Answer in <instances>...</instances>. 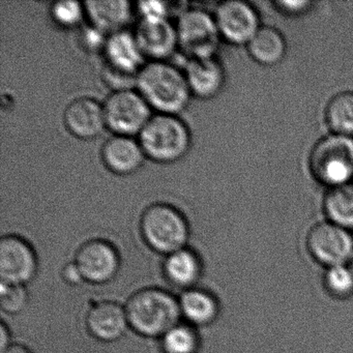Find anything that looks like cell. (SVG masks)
<instances>
[{"mask_svg": "<svg viewBox=\"0 0 353 353\" xmlns=\"http://www.w3.org/2000/svg\"><path fill=\"white\" fill-rule=\"evenodd\" d=\"M324 123L330 133L353 137V90H343L328 100Z\"/></svg>", "mask_w": 353, "mask_h": 353, "instance_id": "603a6c76", "label": "cell"}, {"mask_svg": "<svg viewBox=\"0 0 353 353\" xmlns=\"http://www.w3.org/2000/svg\"><path fill=\"white\" fill-rule=\"evenodd\" d=\"M136 11L139 15L140 20L145 21H160V20L169 19L170 8L169 3L164 1H139L136 5Z\"/></svg>", "mask_w": 353, "mask_h": 353, "instance_id": "83f0119b", "label": "cell"}, {"mask_svg": "<svg viewBox=\"0 0 353 353\" xmlns=\"http://www.w3.org/2000/svg\"><path fill=\"white\" fill-rule=\"evenodd\" d=\"M83 3L92 28L107 36L125 30L133 16V3L127 0H88Z\"/></svg>", "mask_w": 353, "mask_h": 353, "instance_id": "e0dca14e", "label": "cell"}, {"mask_svg": "<svg viewBox=\"0 0 353 353\" xmlns=\"http://www.w3.org/2000/svg\"><path fill=\"white\" fill-rule=\"evenodd\" d=\"M86 324L90 334L104 342L119 340L129 325L125 309L114 301H102L88 312Z\"/></svg>", "mask_w": 353, "mask_h": 353, "instance_id": "ac0fdd59", "label": "cell"}, {"mask_svg": "<svg viewBox=\"0 0 353 353\" xmlns=\"http://www.w3.org/2000/svg\"><path fill=\"white\" fill-rule=\"evenodd\" d=\"M129 325L145 336H164L176 325L181 316L179 301L170 293L158 288L136 292L125 307Z\"/></svg>", "mask_w": 353, "mask_h": 353, "instance_id": "7a4b0ae2", "label": "cell"}, {"mask_svg": "<svg viewBox=\"0 0 353 353\" xmlns=\"http://www.w3.org/2000/svg\"><path fill=\"white\" fill-rule=\"evenodd\" d=\"M138 45L150 61H166L179 48L176 28L170 20H139L134 32Z\"/></svg>", "mask_w": 353, "mask_h": 353, "instance_id": "7c38bea8", "label": "cell"}, {"mask_svg": "<svg viewBox=\"0 0 353 353\" xmlns=\"http://www.w3.org/2000/svg\"><path fill=\"white\" fill-rule=\"evenodd\" d=\"M63 123L76 138L94 139L107 128L104 107L92 98L76 99L65 109Z\"/></svg>", "mask_w": 353, "mask_h": 353, "instance_id": "5bb4252c", "label": "cell"}, {"mask_svg": "<svg viewBox=\"0 0 353 353\" xmlns=\"http://www.w3.org/2000/svg\"><path fill=\"white\" fill-rule=\"evenodd\" d=\"M183 74L192 96L210 100L218 96L226 83V73L218 57L188 59Z\"/></svg>", "mask_w": 353, "mask_h": 353, "instance_id": "4fadbf2b", "label": "cell"}, {"mask_svg": "<svg viewBox=\"0 0 353 353\" xmlns=\"http://www.w3.org/2000/svg\"><path fill=\"white\" fill-rule=\"evenodd\" d=\"M162 344L166 353H194L198 347L197 334L190 326L176 324L163 336Z\"/></svg>", "mask_w": 353, "mask_h": 353, "instance_id": "d4e9b609", "label": "cell"}, {"mask_svg": "<svg viewBox=\"0 0 353 353\" xmlns=\"http://www.w3.org/2000/svg\"><path fill=\"white\" fill-rule=\"evenodd\" d=\"M245 48L256 63L262 67L272 68L284 61L288 45L280 30L274 26H262Z\"/></svg>", "mask_w": 353, "mask_h": 353, "instance_id": "d6986e66", "label": "cell"}, {"mask_svg": "<svg viewBox=\"0 0 353 353\" xmlns=\"http://www.w3.org/2000/svg\"><path fill=\"white\" fill-rule=\"evenodd\" d=\"M101 156L106 168L117 175L133 174L146 158L138 139L121 135H113L107 139Z\"/></svg>", "mask_w": 353, "mask_h": 353, "instance_id": "9a60e30c", "label": "cell"}, {"mask_svg": "<svg viewBox=\"0 0 353 353\" xmlns=\"http://www.w3.org/2000/svg\"><path fill=\"white\" fill-rule=\"evenodd\" d=\"M146 158L162 164L181 160L191 145V134L177 115L157 113L138 135Z\"/></svg>", "mask_w": 353, "mask_h": 353, "instance_id": "277c9868", "label": "cell"}, {"mask_svg": "<svg viewBox=\"0 0 353 353\" xmlns=\"http://www.w3.org/2000/svg\"><path fill=\"white\" fill-rule=\"evenodd\" d=\"M38 260L32 245L18 235H6L0 241L1 282L24 285L34 279Z\"/></svg>", "mask_w": 353, "mask_h": 353, "instance_id": "30bf717a", "label": "cell"}, {"mask_svg": "<svg viewBox=\"0 0 353 353\" xmlns=\"http://www.w3.org/2000/svg\"><path fill=\"white\" fill-rule=\"evenodd\" d=\"M181 313L191 323L208 325L212 323L220 313L218 299L202 289H190L185 291L179 301Z\"/></svg>", "mask_w": 353, "mask_h": 353, "instance_id": "44dd1931", "label": "cell"}, {"mask_svg": "<svg viewBox=\"0 0 353 353\" xmlns=\"http://www.w3.org/2000/svg\"><path fill=\"white\" fill-rule=\"evenodd\" d=\"M135 88L152 110L163 114H179L192 97L183 71L167 61L146 63L138 72Z\"/></svg>", "mask_w": 353, "mask_h": 353, "instance_id": "6da1fadb", "label": "cell"}, {"mask_svg": "<svg viewBox=\"0 0 353 353\" xmlns=\"http://www.w3.org/2000/svg\"><path fill=\"white\" fill-rule=\"evenodd\" d=\"M75 263L84 281L102 284L112 280L119 272V256L108 241L90 239L78 250Z\"/></svg>", "mask_w": 353, "mask_h": 353, "instance_id": "8fae6325", "label": "cell"}, {"mask_svg": "<svg viewBox=\"0 0 353 353\" xmlns=\"http://www.w3.org/2000/svg\"><path fill=\"white\" fill-rule=\"evenodd\" d=\"M9 341V330H8L5 322H3V324L0 326V347H1V351L5 350L7 347L10 346Z\"/></svg>", "mask_w": 353, "mask_h": 353, "instance_id": "4dcf8cb0", "label": "cell"}, {"mask_svg": "<svg viewBox=\"0 0 353 353\" xmlns=\"http://www.w3.org/2000/svg\"><path fill=\"white\" fill-rule=\"evenodd\" d=\"M349 265H350V268H352L353 270V255L352 257H351L350 261H349Z\"/></svg>", "mask_w": 353, "mask_h": 353, "instance_id": "d6a6232c", "label": "cell"}, {"mask_svg": "<svg viewBox=\"0 0 353 353\" xmlns=\"http://www.w3.org/2000/svg\"><path fill=\"white\" fill-rule=\"evenodd\" d=\"M104 52L107 65L123 73L137 75L145 65V57L134 32L125 30L107 37Z\"/></svg>", "mask_w": 353, "mask_h": 353, "instance_id": "2e32d148", "label": "cell"}, {"mask_svg": "<svg viewBox=\"0 0 353 353\" xmlns=\"http://www.w3.org/2000/svg\"><path fill=\"white\" fill-rule=\"evenodd\" d=\"M165 274L173 284L179 287H190L197 282L201 274V262L191 250H179L169 254L165 260Z\"/></svg>", "mask_w": 353, "mask_h": 353, "instance_id": "7402d4cb", "label": "cell"}, {"mask_svg": "<svg viewBox=\"0 0 353 353\" xmlns=\"http://www.w3.org/2000/svg\"><path fill=\"white\" fill-rule=\"evenodd\" d=\"M142 236L154 251L174 253L183 249L189 239V225L174 206L154 203L145 208L140 220Z\"/></svg>", "mask_w": 353, "mask_h": 353, "instance_id": "5b68a950", "label": "cell"}, {"mask_svg": "<svg viewBox=\"0 0 353 353\" xmlns=\"http://www.w3.org/2000/svg\"><path fill=\"white\" fill-rule=\"evenodd\" d=\"M103 107L106 127L114 135L138 136L152 117L150 105L134 88L111 92Z\"/></svg>", "mask_w": 353, "mask_h": 353, "instance_id": "ba28073f", "label": "cell"}, {"mask_svg": "<svg viewBox=\"0 0 353 353\" xmlns=\"http://www.w3.org/2000/svg\"><path fill=\"white\" fill-rule=\"evenodd\" d=\"M321 282L326 294L334 301L353 299V270L349 264L323 268Z\"/></svg>", "mask_w": 353, "mask_h": 353, "instance_id": "cb8c5ba5", "label": "cell"}, {"mask_svg": "<svg viewBox=\"0 0 353 353\" xmlns=\"http://www.w3.org/2000/svg\"><path fill=\"white\" fill-rule=\"evenodd\" d=\"M314 6L315 3L310 0H276L272 3L276 12L290 18L307 15L313 10Z\"/></svg>", "mask_w": 353, "mask_h": 353, "instance_id": "f1b7e54d", "label": "cell"}, {"mask_svg": "<svg viewBox=\"0 0 353 353\" xmlns=\"http://www.w3.org/2000/svg\"><path fill=\"white\" fill-rule=\"evenodd\" d=\"M322 212L326 221L353 232V181L326 190Z\"/></svg>", "mask_w": 353, "mask_h": 353, "instance_id": "ffe728a7", "label": "cell"}, {"mask_svg": "<svg viewBox=\"0 0 353 353\" xmlns=\"http://www.w3.org/2000/svg\"><path fill=\"white\" fill-rule=\"evenodd\" d=\"M50 15L57 26L73 28L81 23L85 15L84 3L75 0L57 1L51 6Z\"/></svg>", "mask_w": 353, "mask_h": 353, "instance_id": "484cf974", "label": "cell"}, {"mask_svg": "<svg viewBox=\"0 0 353 353\" xmlns=\"http://www.w3.org/2000/svg\"><path fill=\"white\" fill-rule=\"evenodd\" d=\"M307 169L326 190L352 183L353 137L328 133L320 138L310 152Z\"/></svg>", "mask_w": 353, "mask_h": 353, "instance_id": "3957f363", "label": "cell"}, {"mask_svg": "<svg viewBox=\"0 0 353 353\" xmlns=\"http://www.w3.org/2000/svg\"><path fill=\"white\" fill-rule=\"evenodd\" d=\"M63 276V279L72 285H77L84 281L83 276H82L81 272H80L79 268L76 265L75 262L65 265Z\"/></svg>", "mask_w": 353, "mask_h": 353, "instance_id": "f546056e", "label": "cell"}, {"mask_svg": "<svg viewBox=\"0 0 353 353\" xmlns=\"http://www.w3.org/2000/svg\"><path fill=\"white\" fill-rule=\"evenodd\" d=\"M175 28L179 48L188 59L216 57L221 37L214 15L198 8L185 9Z\"/></svg>", "mask_w": 353, "mask_h": 353, "instance_id": "52a82bcc", "label": "cell"}, {"mask_svg": "<svg viewBox=\"0 0 353 353\" xmlns=\"http://www.w3.org/2000/svg\"><path fill=\"white\" fill-rule=\"evenodd\" d=\"M305 248L320 268L348 264L353 255V232L328 221H320L305 232Z\"/></svg>", "mask_w": 353, "mask_h": 353, "instance_id": "8992f818", "label": "cell"}, {"mask_svg": "<svg viewBox=\"0 0 353 353\" xmlns=\"http://www.w3.org/2000/svg\"><path fill=\"white\" fill-rule=\"evenodd\" d=\"M1 353H32L28 347L20 344L10 345L9 347L1 351Z\"/></svg>", "mask_w": 353, "mask_h": 353, "instance_id": "1f68e13d", "label": "cell"}, {"mask_svg": "<svg viewBox=\"0 0 353 353\" xmlns=\"http://www.w3.org/2000/svg\"><path fill=\"white\" fill-rule=\"evenodd\" d=\"M28 292L24 285L1 282L0 305L6 313L15 315L28 305Z\"/></svg>", "mask_w": 353, "mask_h": 353, "instance_id": "4316f807", "label": "cell"}, {"mask_svg": "<svg viewBox=\"0 0 353 353\" xmlns=\"http://www.w3.org/2000/svg\"><path fill=\"white\" fill-rule=\"evenodd\" d=\"M214 17L221 40L233 46L247 47L262 26L257 8L243 0L219 3Z\"/></svg>", "mask_w": 353, "mask_h": 353, "instance_id": "9c48e42d", "label": "cell"}]
</instances>
